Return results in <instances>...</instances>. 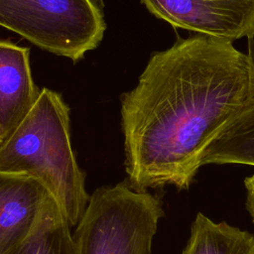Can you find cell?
Returning a JSON list of instances; mask_svg holds the SVG:
<instances>
[{
	"label": "cell",
	"mask_w": 254,
	"mask_h": 254,
	"mask_svg": "<svg viewBox=\"0 0 254 254\" xmlns=\"http://www.w3.org/2000/svg\"><path fill=\"white\" fill-rule=\"evenodd\" d=\"M253 96L254 61L231 41L194 34L153 54L121 97L130 187L188 190L210 144Z\"/></svg>",
	"instance_id": "cell-1"
},
{
	"label": "cell",
	"mask_w": 254,
	"mask_h": 254,
	"mask_svg": "<svg viewBox=\"0 0 254 254\" xmlns=\"http://www.w3.org/2000/svg\"><path fill=\"white\" fill-rule=\"evenodd\" d=\"M0 172L40 181L68 225H77L90 195L71 147L69 108L60 93L44 87L27 115L0 143Z\"/></svg>",
	"instance_id": "cell-2"
},
{
	"label": "cell",
	"mask_w": 254,
	"mask_h": 254,
	"mask_svg": "<svg viewBox=\"0 0 254 254\" xmlns=\"http://www.w3.org/2000/svg\"><path fill=\"white\" fill-rule=\"evenodd\" d=\"M162 200L127 180L96 189L72 234L77 254H151Z\"/></svg>",
	"instance_id": "cell-3"
},
{
	"label": "cell",
	"mask_w": 254,
	"mask_h": 254,
	"mask_svg": "<svg viewBox=\"0 0 254 254\" xmlns=\"http://www.w3.org/2000/svg\"><path fill=\"white\" fill-rule=\"evenodd\" d=\"M0 26L74 63L106 29L102 0H0Z\"/></svg>",
	"instance_id": "cell-4"
},
{
	"label": "cell",
	"mask_w": 254,
	"mask_h": 254,
	"mask_svg": "<svg viewBox=\"0 0 254 254\" xmlns=\"http://www.w3.org/2000/svg\"><path fill=\"white\" fill-rule=\"evenodd\" d=\"M175 29L234 42L254 38V0H141Z\"/></svg>",
	"instance_id": "cell-5"
},
{
	"label": "cell",
	"mask_w": 254,
	"mask_h": 254,
	"mask_svg": "<svg viewBox=\"0 0 254 254\" xmlns=\"http://www.w3.org/2000/svg\"><path fill=\"white\" fill-rule=\"evenodd\" d=\"M50 195L31 176L0 172V254H7L29 235Z\"/></svg>",
	"instance_id": "cell-6"
},
{
	"label": "cell",
	"mask_w": 254,
	"mask_h": 254,
	"mask_svg": "<svg viewBox=\"0 0 254 254\" xmlns=\"http://www.w3.org/2000/svg\"><path fill=\"white\" fill-rule=\"evenodd\" d=\"M30 67V50L0 41V126L5 138L18 126L39 96Z\"/></svg>",
	"instance_id": "cell-7"
},
{
	"label": "cell",
	"mask_w": 254,
	"mask_h": 254,
	"mask_svg": "<svg viewBox=\"0 0 254 254\" xmlns=\"http://www.w3.org/2000/svg\"><path fill=\"white\" fill-rule=\"evenodd\" d=\"M247 53L254 61V40L248 41ZM239 164L254 167V96L210 144L202 165Z\"/></svg>",
	"instance_id": "cell-8"
},
{
	"label": "cell",
	"mask_w": 254,
	"mask_h": 254,
	"mask_svg": "<svg viewBox=\"0 0 254 254\" xmlns=\"http://www.w3.org/2000/svg\"><path fill=\"white\" fill-rule=\"evenodd\" d=\"M182 254H254V235L198 212Z\"/></svg>",
	"instance_id": "cell-9"
},
{
	"label": "cell",
	"mask_w": 254,
	"mask_h": 254,
	"mask_svg": "<svg viewBox=\"0 0 254 254\" xmlns=\"http://www.w3.org/2000/svg\"><path fill=\"white\" fill-rule=\"evenodd\" d=\"M7 254H77L70 226L52 194L32 231Z\"/></svg>",
	"instance_id": "cell-10"
},
{
	"label": "cell",
	"mask_w": 254,
	"mask_h": 254,
	"mask_svg": "<svg viewBox=\"0 0 254 254\" xmlns=\"http://www.w3.org/2000/svg\"><path fill=\"white\" fill-rule=\"evenodd\" d=\"M246 189V208L254 222V175L244 180Z\"/></svg>",
	"instance_id": "cell-11"
},
{
	"label": "cell",
	"mask_w": 254,
	"mask_h": 254,
	"mask_svg": "<svg viewBox=\"0 0 254 254\" xmlns=\"http://www.w3.org/2000/svg\"><path fill=\"white\" fill-rule=\"evenodd\" d=\"M4 139H5V136H4V133H3L2 128H1V126H0V143H1Z\"/></svg>",
	"instance_id": "cell-12"
}]
</instances>
